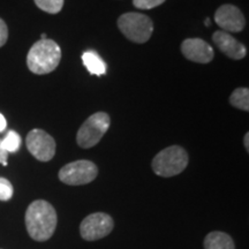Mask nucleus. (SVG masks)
I'll use <instances>...</instances> for the list:
<instances>
[{"mask_svg":"<svg viewBox=\"0 0 249 249\" xmlns=\"http://www.w3.org/2000/svg\"><path fill=\"white\" fill-rule=\"evenodd\" d=\"M61 60V50L54 40L40 39L31 46L27 55V65L30 71L44 75L53 71Z\"/></svg>","mask_w":249,"mask_h":249,"instance_id":"2","label":"nucleus"},{"mask_svg":"<svg viewBox=\"0 0 249 249\" xmlns=\"http://www.w3.org/2000/svg\"><path fill=\"white\" fill-rule=\"evenodd\" d=\"M21 138L20 135L14 130H9L6 136L1 140V147L7 154L11 152H17L20 149Z\"/></svg>","mask_w":249,"mask_h":249,"instance_id":"15","label":"nucleus"},{"mask_svg":"<svg viewBox=\"0 0 249 249\" xmlns=\"http://www.w3.org/2000/svg\"><path fill=\"white\" fill-rule=\"evenodd\" d=\"M230 103L236 108L249 111V90L247 88L235 89L230 97Z\"/></svg>","mask_w":249,"mask_h":249,"instance_id":"14","label":"nucleus"},{"mask_svg":"<svg viewBox=\"0 0 249 249\" xmlns=\"http://www.w3.org/2000/svg\"><path fill=\"white\" fill-rule=\"evenodd\" d=\"M7 127V121H6L5 117L0 113V133H2Z\"/></svg>","mask_w":249,"mask_h":249,"instance_id":"21","label":"nucleus"},{"mask_svg":"<svg viewBox=\"0 0 249 249\" xmlns=\"http://www.w3.org/2000/svg\"><path fill=\"white\" fill-rule=\"evenodd\" d=\"M8 39V28L2 18H0V48L6 44Z\"/></svg>","mask_w":249,"mask_h":249,"instance_id":"19","label":"nucleus"},{"mask_svg":"<svg viewBox=\"0 0 249 249\" xmlns=\"http://www.w3.org/2000/svg\"><path fill=\"white\" fill-rule=\"evenodd\" d=\"M214 21L226 33H239L244 30L246 20L242 12L231 4L222 5L214 13Z\"/></svg>","mask_w":249,"mask_h":249,"instance_id":"9","label":"nucleus"},{"mask_svg":"<svg viewBox=\"0 0 249 249\" xmlns=\"http://www.w3.org/2000/svg\"><path fill=\"white\" fill-rule=\"evenodd\" d=\"M13 186L7 179L0 178V201H8L13 196Z\"/></svg>","mask_w":249,"mask_h":249,"instance_id":"17","label":"nucleus"},{"mask_svg":"<svg viewBox=\"0 0 249 249\" xmlns=\"http://www.w3.org/2000/svg\"><path fill=\"white\" fill-rule=\"evenodd\" d=\"M118 28L126 38L142 44L150 39L154 31V23L147 15L129 12L118 18Z\"/></svg>","mask_w":249,"mask_h":249,"instance_id":"4","label":"nucleus"},{"mask_svg":"<svg viewBox=\"0 0 249 249\" xmlns=\"http://www.w3.org/2000/svg\"><path fill=\"white\" fill-rule=\"evenodd\" d=\"M181 52L188 60L208 64L213 59L214 52L210 44L201 38L185 39L181 44Z\"/></svg>","mask_w":249,"mask_h":249,"instance_id":"10","label":"nucleus"},{"mask_svg":"<svg viewBox=\"0 0 249 249\" xmlns=\"http://www.w3.org/2000/svg\"><path fill=\"white\" fill-rule=\"evenodd\" d=\"M98 174V169L90 160H76L65 165L59 171V179L66 185L81 186L93 181Z\"/></svg>","mask_w":249,"mask_h":249,"instance_id":"6","label":"nucleus"},{"mask_svg":"<svg viewBox=\"0 0 249 249\" xmlns=\"http://www.w3.org/2000/svg\"><path fill=\"white\" fill-rule=\"evenodd\" d=\"M110 127V117L105 112H97L90 116L82 126L80 127L76 135V142L81 148H92L101 141Z\"/></svg>","mask_w":249,"mask_h":249,"instance_id":"5","label":"nucleus"},{"mask_svg":"<svg viewBox=\"0 0 249 249\" xmlns=\"http://www.w3.org/2000/svg\"><path fill=\"white\" fill-rule=\"evenodd\" d=\"M82 61L87 70L92 75H104L107 73V65L103 59L93 51H87L82 54Z\"/></svg>","mask_w":249,"mask_h":249,"instance_id":"13","label":"nucleus"},{"mask_svg":"<svg viewBox=\"0 0 249 249\" xmlns=\"http://www.w3.org/2000/svg\"><path fill=\"white\" fill-rule=\"evenodd\" d=\"M188 165V154L179 145H171L158 152L152 160L154 172L160 177L170 178L180 174Z\"/></svg>","mask_w":249,"mask_h":249,"instance_id":"3","label":"nucleus"},{"mask_svg":"<svg viewBox=\"0 0 249 249\" xmlns=\"http://www.w3.org/2000/svg\"><path fill=\"white\" fill-rule=\"evenodd\" d=\"M114 223L110 214L96 213L89 214L80 226L81 236L87 241H95L108 235L113 230Z\"/></svg>","mask_w":249,"mask_h":249,"instance_id":"7","label":"nucleus"},{"mask_svg":"<svg viewBox=\"0 0 249 249\" xmlns=\"http://www.w3.org/2000/svg\"><path fill=\"white\" fill-rule=\"evenodd\" d=\"M37 7L49 14H58L64 6V0H34Z\"/></svg>","mask_w":249,"mask_h":249,"instance_id":"16","label":"nucleus"},{"mask_svg":"<svg viewBox=\"0 0 249 249\" xmlns=\"http://www.w3.org/2000/svg\"><path fill=\"white\" fill-rule=\"evenodd\" d=\"M57 213L49 202L34 201L26 213L27 231L34 240L46 241L53 235L57 227Z\"/></svg>","mask_w":249,"mask_h":249,"instance_id":"1","label":"nucleus"},{"mask_svg":"<svg viewBox=\"0 0 249 249\" xmlns=\"http://www.w3.org/2000/svg\"><path fill=\"white\" fill-rule=\"evenodd\" d=\"M40 39H46V35H45V34H42V37H40Z\"/></svg>","mask_w":249,"mask_h":249,"instance_id":"24","label":"nucleus"},{"mask_svg":"<svg viewBox=\"0 0 249 249\" xmlns=\"http://www.w3.org/2000/svg\"><path fill=\"white\" fill-rule=\"evenodd\" d=\"M164 2L165 0H133V5L139 9H152Z\"/></svg>","mask_w":249,"mask_h":249,"instance_id":"18","label":"nucleus"},{"mask_svg":"<svg viewBox=\"0 0 249 249\" xmlns=\"http://www.w3.org/2000/svg\"><path fill=\"white\" fill-rule=\"evenodd\" d=\"M7 158H8V154L4 150V149H2L1 140H0V164H2L4 166H6V165H7Z\"/></svg>","mask_w":249,"mask_h":249,"instance_id":"20","label":"nucleus"},{"mask_svg":"<svg viewBox=\"0 0 249 249\" xmlns=\"http://www.w3.org/2000/svg\"><path fill=\"white\" fill-rule=\"evenodd\" d=\"M248 140H249V134L247 133V134H246V135H245V140H244L246 150H247V151L249 150V141H248Z\"/></svg>","mask_w":249,"mask_h":249,"instance_id":"22","label":"nucleus"},{"mask_svg":"<svg viewBox=\"0 0 249 249\" xmlns=\"http://www.w3.org/2000/svg\"><path fill=\"white\" fill-rule=\"evenodd\" d=\"M204 249H235L234 242L224 232H211L204 239Z\"/></svg>","mask_w":249,"mask_h":249,"instance_id":"12","label":"nucleus"},{"mask_svg":"<svg viewBox=\"0 0 249 249\" xmlns=\"http://www.w3.org/2000/svg\"><path fill=\"white\" fill-rule=\"evenodd\" d=\"M204 24H205V26H207V27H209V26H210V20H209V18H205Z\"/></svg>","mask_w":249,"mask_h":249,"instance_id":"23","label":"nucleus"},{"mask_svg":"<svg viewBox=\"0 0 249 249\" xmlns=\"http://www.w3.org/2000/svg\"><path fill=\"white\" fill-rule=\"evenodd\" d=\"M213 40L217 45V48L229 58L239 60V59L245 58L247 54L246 46L226 31H216L213 36Z\"/></svg>","mask_w":249,"mask_h":249,"instance_id":"11","label":"nucleus"},{"mask_svg":"<svg viewBox=\"0 0 249 249\" xmlns=\"http://www.w3.org/2000/svg\"><path fill=\"white\" fill-rule=\"evenodd\" d=\"M26 144L30 154L40 161H49L54 157L55 141L45 130L37 128L30 130Z\"/></svg>","mask_w":249,"mask_h":249,"instance_id":"8","label":"nucleus"}]
</instances>
